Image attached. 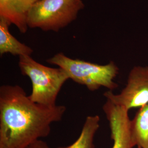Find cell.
I'll return each instance as SVG.
<instances>
[{
    "label": "cell",
    "instance_id": "1",
    "mask_svg": "<svg viewBox=\"0 0 148 148\" xmlns=\"http://www.w3.org/2000/svg\"><path fill=\"white\" fill-rule=\"evenodd\" d=\"M64 106L50 107L35 103L19 85L0 87V148H26L47 137L53 122L60 121Z\"/></svg>",
    "mask_w": 148,
    "mask_h": 148
},
{
    "label": "cell",
    "instance_id": "12",
    "mask_svg": "<svg viewBox=\"0 0 148 148\" xmlns=\"http://www.w3.org/2000/svg\"><path fill=\"white\" fill-rule=\"evenodd\" d=\"M138 147V148H142L141 147Z\"/></svg>",
    "mask_w": 148,
    "mask_h": 148
},
{
    "label": "cell",
    "instance_id": "9",
    "mask_svg": "<svg viewBox=\"0 0 148 148\" xmlns=\"http://www.w3.org/2000/svg\"><path fill=\"white\" fill-rule=\"evenodd\" d=\"M130 128L136 145L148 148V103L140 108L131 120Z\"/></svg>",
    "mask_w": 148,
    "mask_h": 148
},
{
    "label": "cell",
    "instance_id": "8",
    "mask_svg": "<svg viewBox=\"0 0 148 148\" xmlns=\"http://www.w3.org/2000/svg\"><path fill=\"white\" fill-rule=\"evenodd\" d=\"M11 25L8 21L0 16V55L10 53L13 56H31L33 49L21 42L9 31Z\"/></svg>",
    "mask_w": 148,
    "mask_h": 148
},
{
    "label": "cell",
    "instance_id": "5",
    "mask_svg": "<svg viewBox=\"0 0 148 148\" xmlns=\"http://www.w3.org/2000/svg\"><path fill=\"white\" fill-rule=\"evenodd\" d=\"M107 100L129 111L148 103V66H135L128 75L127 84L121 93L115 95L108 90L104 94Z\"/></svg>",
    "mask_w": 148,
    "mask_h": 148
},
{
    "label": "cell",
    "instance_id": "7",
    "mask_svg": "<svg viewBox=\"0 0 148 148\" xmlns=\"http://www.w3.org/2000/svg\"><path fill=\"white\" fill-rule=\"evenodd\" d=\"M38 0H0V16L14 24L21 33H25L27 12Z\"/></svg>",
    "mask_w": 148,
    "mask_h": 148
},
{
    "label": "cell",
    "instance_id": "6",
    "mask_svg": "<svg viewBox=\"0 0 148 148\" xmlns=\"http://www.w3.org/2000/svg\"><path fill=\"white\" fill-rule=\"evenodd\" d=\"M103 109L109 122L111 138L114 143L112 148H133L135 147L136 144L133 141L130 128L131 120L128 116V110L107 99Z\"/></svg>",
    "mask_w": 148,
    "mask_h": 148
},
{
    "label": "cell",
    "instance_id": "11",
    "mask_svg": "<svg viewBox=\"0 0 148 148\" xmlns=\"http://www.w3.org/2000/svg\"><path fill=\"white\" fill-rule=\"evenodd\" d=\"M26 148H51L47 144V143L43 142L41 140H38L34 143L30 144Z\"/></svg>",
    "mask_w": 148,
    "mask_h": 148
},
{
    "label": "cell",
    "instance_id": "2",
    "mask_svg": "<svg viewBox=\"0 0 148 148\" xmlns=\"http://www.w3.org/2000/svg\"><path fill=\"white\" fill-rule=\"evenodd\" d=\"M21 74L31 80L32 91L29 95L32 101L43 106H57L59 93L69 76L60 68H51L39 63L31 56L19 57Z\"/></svg>",
    "mask_w": 148,
    "mask_h": 148
},
{
    "label": "cell",
    "instance_id": "4",
    "mask_svg": "<svg viewBox=\"0 0 148 148\" xmlns=\"http://www.w3.org/2000/svg\"><path fill=\"white\" fill-rule=\"evenodd\" d=\"M85 5L82 0H38L27 12L28 27L57 32L76 18Z\"/></svg>",
    "mask_w": 148,
    "mask_h": 148
},
{
    "label": "cell",
    "instance_id": "10",
    "mask_svg": "<svg viewBox=\"0 0 148 148\" xmlns=\"http://www.w3.org/2000/svg\"><path fill=\"white\" fill-rule=\"evenodd\" d=\"M99 122L100 117L98 115L87 117L78 139L68 147L57 148H95L93 140L100 126Z\"/></svg>",
    "mask_w": 148,
    "mask_h": 148
},
{
    "label": "cell",
    "instance_id": "3",
    "mask_svg": "<svg viewBox=\"0 0 148 148\" xmlns=\"http://www.w3.org/2000/svg\"><path fill=\"white\" fill-rule=\"evenodd\" d=\"M47 62L63 69L69 79L84 85L90 91L98 90L101 87L112 91L119 87L114 79L119 74V69L113 62L106 65H99L70 58L62 52L55 54Z\"/></svg>",
    "mask_w": 148,
    "mask_h": 148
}]
</instances>
